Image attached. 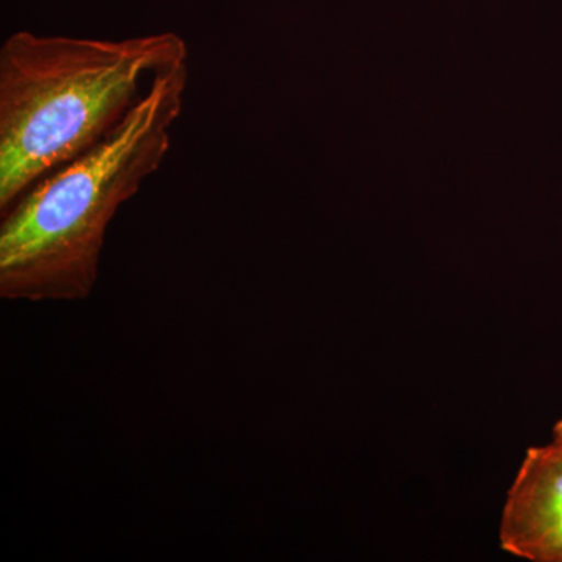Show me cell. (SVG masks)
<instances>
[{
	"mask_svg": "<svg viewBox=\"0 0 562 562\" xmlns=\"http://www.w3.org/2000/svg\"><path fill=\"white\" fill-rule=\"evenodd\" d=\"M188 81V63L158 76L116 131L33 184L2 214L0 297H90L111 222L171 150Z\"/></svg>",
	"mask_w": 562,
	"mask_h": 562,
	"instance_id": "obj_1",
	"label": "cell"
},
{
	"mask_svg": "<svg viewBox=\"0 0 562 562\" xmlns=\"http://www.w3.org/2000/svg\"><path fill=\"white\" fill-rule=\"evenodd\" d=\"M188 63L177 33L125 40L16 32L0 47V211L98 146L161 74Z\"/></svg>",
	"mask_w": 562,
	"mask_h": 562,
	"instance_id": "obj_2",
	"label": "cell"
},
{
	"mask_svg": "<svg viewBox=\"0 0 562 562\" xmlns=\"http://www.w3.org/2000/svg\"><path fill=\"white\" fill-rule=\"evenodd\" d=\"M503 552L530 562H562V419L542 446L530 447L503 503Z\"/></svg>",
	"mask_w": 562,
	"mask_h": 562,
	"instance_id": "obj_3",
	"label": "cell"
}]
</instances>
